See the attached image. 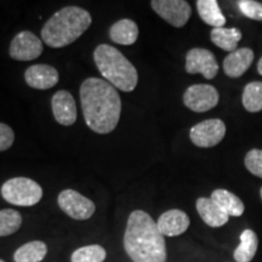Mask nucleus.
<instances>
[{"label":"nucleus","instance_id":"a211bd4d","mask_svg":"<svg viewBox=\"0 0 262 262\" xmlns=\"http://www.w3.org/2000/svg\"><path fill=\"white\" fill-rule=\"evenodd\" d=\"M210 198L215 203H217L224 210L227 212L229 217H239L244 214L245 206L244 203L234 193L227 191V189H215L211 193Z\"/></svg>","mask_w":262,"mask_h":262},{"label":"nucleus","instance_id":"2eb2a0df","mask_svg":"<svg viewBox=\"0 0 262 262\" xmlns=\"http://www.w3.org/2000/svg\"><path fill=\"white\" fill-rule=\"evenodd\" d=\"M254 51L249 48H241L228 54L224 60V71L229 78L242 77L254 61Z\"/></svg>","mask_w":262,"mask_h":262},{"label":"nucleus","instance_id":"b1692460","mask_svg":"<svg viewBox=\"0 0 262 262\" xmlns=\"http://www.w3.org/2000/svg\"><path fill=\"white\" fill-rule=\"evenodd\" d=\"M22 225V216L14 209L0 210V237L14 234Z\"/></svg>","mask_w":262,"mask_h":262},{"label":"nucleus","instance_id":"4be33fe9","mask_svg":"<svg viewBox=\"0 0 262 262\" xmlns=\"http://www.w3.org/2000/svg\"><path fill=\"white\" fill-rule=\"evenodd\" d=\"M48 247L44 242L33 241L19 247L14 254L15 262H40L47 256Z\"/></svg>","mask_w":262,"mask_h":262},{"label":"nucleus","instance_id":"f8f14e48","mask_svg":"<svg viewBox=\"0 0 262 262\" xmlns=\"http://www.w3.org/2000/svg\"><path fill=\"white\" fill-rule=\"evenodd\" d=\"M52 114L58 124L63 126L73 125L77 120V106L71 93L60 90L51 98Z\"/></svg>","mask_w":262,"mask_h":262},{"label":"nucleus","instance_id":"4468645a","mask_svg":"<svg viewBox=\"0 0 262 262\" xmlns=\"http://www.w3.org/2000/svg\"><path fill=\"white\" fill-rule=\"evenodd\" d=\"M191 224L188 215L179 209H171L159 216L157 226L160 233L166 237H178L187 231Z\"/></svg>","mask_w":262,"mask_h":262},{"label":"nucleus","instance_id":"1a4fd4ad","mask_svg":"<svg viewBox=\"0 0 262 262\" xmlns=\"http://www.w3.org/2000/svg\"><path fill=\"white\" fill-rule=\"evenodd\" d=\"M226 135V125L221 119H206L195 124L189 131L191 141L196 147L210 148L221 142Z\"/></svg>","mask_w":262,"mask_h":262},{"label":"nucleus","instance_id":"9b49d317","mask_svg":"<svg viewBox=\"0 0 262 262\" xmlns=\"http://www.w3.org/2000/svg\"><path fill=\"white\" fill-rule=\"evenodd\" d=\"M42 42L34 33L19 32L10 44V56L16 61H33L42 52Z\"/></svg>","mask_w":262,"mask_h":262},{"label":"nucleus","instance_id":"0eeeda50","mask_svg":"<svg viewBox=\"0 0 262 262\" xmlns=\"http://www.w3.org/2000/svg\"><path fill=\"white\" fill-rule=\"evenodd\" d=\"M220 95L212 85H191L183 94L185 106L196 113H204L217 106Z\"/></svg>","mask_w":262,"mask_h":262},{"label":"nucleus","instance_id":"f3484780","mask_svg":"<svg viewBox=\"0 0 262 262\" xmlns=\"http://www.w3.org/2000/svg\"><path fill=\"white\" fill-rule=\"evenodd\" d=\"M110 38L116 44L133 45L139 38V27L133 19L123 18L111 26Z\"/></svg>","mask_w":262,"mask_h":262},{"label":"nucleus","instance_id":"6ab92c4d","mask_svg":"<svg viewBox=\"0 0 262 262\" xmlns=\"http://www.w3.org/2000/svg\"><path fill=\"white\" fill-rule=\"evenodd\" d=\"M243 34L238 28H212L210 39L217 48L231 54L237 50L238 42L242 40Z\"/></svg>","mask_w":262,"mask_h":262},{"label":"nucleus","instance_id":"c756f323","mask_svg":"<svg viewBox=\"0 0 262 262\" xmlns=\"http://www.w3.org/2000/svg\"><path fill=\"white\" fill-rule=\"evenodd\" d=\"M260 196H261V201H262V187L260 189Z\"/></svg>","mask_w":262,"mask_h":262},{"label":"nucleus","instance_id":"aec40b11","mask_svg":"<svg viewBox=\"0 0 262 262\" xmlns=\"http://www.w3.org/2000/svg\"><path fill=\"white\" fill-rule=\"evenodd\" d=\"M195 4L199 17L206 25L214 28H222L226 25V17L216 0H198Z\"/></svg>","mask_w":262,"mask_h":262},{"label":"nucleus","instance_id":"f257e3e1","mask_svg":"<svg viewBox=\"0 0 262 262\" xmlns=\"http://www.w3.org/2000/svg\"><path fill=\"white\" fill-rule=\"evenodd\" d=\"M80 102L88 126L97 134L116 129L122 113V100L116 88L100 78H88L80 85Z\"/></svg>","mask_w":262,"mask_h":262},{"label":"nucleus","instance_id":"393cba45","mask_svg":"<svg viewBox=\"0 0 262 262\" xmlns=\"http://www.w3.org/2000/svg\"><path fill=\"white\" fill-rule=\"evenodd\" d=\"M107 253L103 247L94 244L81 247L72 254V262H103L106 260Z\"/></svg>","mask_w":262,"mask_h":262},{"label":"nucleus","instance_id":"ddd939ff","mask_svg":"<svg viewBox=\"0 0 262 262\" xmlns=\"http://www.w3.org/2000/svg\"><path fill=\"white\" fill-rule=\"evenodd\" d=\"M25 79L29 86L38 90H48L58 83V72L49 64H34L25 72Z\"/></svg>","mask_w":262,"mask_h":262},{"label":"nucleus","instance_id":"dca6fc26","mask_svg":"<svg viewBox=\"0 0 262 262\" xmlns=\"http://www.w3.org/2000/svg\"><path fill=\"white\" fill-rule=\"evenodd\" d=\"M195 206L196 211H198L202 220L212 228L222 227L229 220L227 212L217 203L212 201L211 198H204V196H202V198H199L196 201Z\"/></svg>","mask_w":262,"mask_h":262},{"label":"nucleus","instance_id":"7ed1b4c3","mask_svg":"<svg viewBox=\"0 0 262 262\" xmlns=\"http://www.w3.org/2000/svg\"><path fill=\"white\" fill-rule=\"evenodd\" d=\"M89 11L79 6H66L48 19L41 29V39L48 47H68L84 34L91 26Z\"/></svg>","mask_w":262,"mask_h":262},{"label":"nucleus","instance_id":"9d476101","mask_svg":"<svg viewBox=\"0 0 262 262\" xmlns=\"http://www.w3.org/2000/svg\"><path fill=\"white\" fill-rule=\"evenodd\" d=\"M186 72L189 74H202L205 79L211 80L217 75L219 63L211 51L194 48L186 55Z\"/></svg>","mask_w":262,"mask_h":262},{"label":"nucleus","instance_id":"423d86ee","mask_svg":"<svg viewBox=\"0 0 262 262\" xmlns=\"http://www.w3.org/2000/svg\"><path fill=\"white\" fill-rule=\"evenodd\" d=\"M57 203L60 209L74 220H88L94 215L95 206L91 199L86 198L74 189H64L58 194Z\"/></svg>","mask_w":262,"mask_h":262},{"label":"nucleus","instance_id":"20e7f679","mask_svg":"<svg viewBox=\"0 0 262 262\" xmlns=\"http://www.w3.org/2000/svg\"><path fill=\"white\" fill-rule=\"evenodd\" d=\"M94 60L98 71L108 83L124 93L135 90L139 74L134 64L118 49L101 44L95 49Z\"/></svg>","mask_w":262,"mask_h":262},{"label":"nucleus","instance_id":"5701e85b","mask_svg":"<svg viewBox=\"0 0 262 262\" xmlns=\"http://www.w3.org/2000/svg\"><path fill=\"white\" fill-rule=\"evenodd\" d=\"M242 102L248 112L257 113L262 111V81H251L245 85Z\"/></svg>","mask_w":262,"mask_h":262},{"label":"nucleus","instance_id":"bb28decb","mask_svg":"<svg viewBox=\"0 0 262 262\" xmlns=\"http://www.w3.org/2000/svg\"><path fill=\"white\" fill-rule=\"evenodd\" d=\"M238 8L245 17L262 21V3L255 0H241L238 2Z\"/></svg>","mask_w":262,"mask_h":262},{"label":"nucleus","instance_id":"7c9ffc66","mask_svg":"<svg viewBox=\"0 0 262 262\" xmlns=\"http://www.w3.org/2000/svg\"><path fill=\"white\" fill-rule=\"evenodd\" d=\"M0 262H5V261H3V260H2V258H0Z\"/></svg>","mask_w":262,"mask_h":262},{"label":"nucleus","instance_id":"a878e982","mask_svg":"<svg viewBox=\"0 0 262 262\" xmlns=\"http://www.w3.org/2000/svg\"><path fill=\"white\" fill-rule=\"evenodd\" d=\"M244 164L249 172L262 179V149L249 150L245 156Z\"/></svg>","mask_w":262,"mask_h":262},{"label":"nucleus","instance_id":"c85d7f7f","mask_svg":"<svg viewBox=\"0 0 262 262\" xmlns=\"http://www.w3.org/2000/svg\"><path fill=\"white\" fill-rule=\"evenodd\" d=\"M257 72H258V74L262 75V57L260 58V61H258V63H257Z\"/></svg>","mask_w":262,"mask_h":262},{"label":"nucleus","instance_id":"f03ea898","mask_svg":"<svg viewBox=\"0 0 262 262\" xmlns=\"http://www.w3.org/2000/svg\"><path fill=\"white\" fill-rule=\"evenodd\" d=\"M124 248L133 262H166V245L157 222L143 210L127 219Z\"/></svg>","mask_w":262,"mask_h":262},{"label":"nucleus","instance_id":"412c9836","mask_svg":"<svg viewBox=\"0 0 262 262\" xmlns=\"http://www.w3.org/2000/svg\"><path fill=\"white\" fill-rule=\"evenodd\" d=\"M239 239H241V244L234 250V260L237 262H251L258 248L257 234L253 229H244Z\"/></svg>","mask_w":262,"mask_h":262},{"label":"nucleus","instance_id":"39448f33","mask_svg":"<svg viewBox=\"0 0 262 262\" xmlns=\"http://www.w3.org/2000/svg\"><path fill=\"white\" fill-rule=\"evenodd\" d=\"M2 195L6 202L17 206H33L42 198L39 183L28 178H14L2 186Z\"/></svg>","mask_w":262,"mask_h":262},{"label":"nucleus","instance_id":"6e6552de","mask_svg":"<svg viewBox=\"0 0 262 262\" xmlns=\"http://www.w3.org/2000/svg\"><path fill=\"white\" fill-rule=\"evenodd\" d=\"M150 6L172 27L181 28L188 22L192 15V8L185 0H153Z\"/></svg>","mask_w":262,"mask_h":262},{"label":"nucleus","instance_id":"cd10ccee","mask_svg":"<svg viewBox=\"0 0 262 262\" xmlns=\"http://www.w3.org/2000/svg\"><path fill=\"white\" fill-rule=\"evenodd\" d=\"M15 141L14 130L4 123H0V152L9 149Z\"/></svg>","mask_w":262,"mask_h":262}]
</instances>
